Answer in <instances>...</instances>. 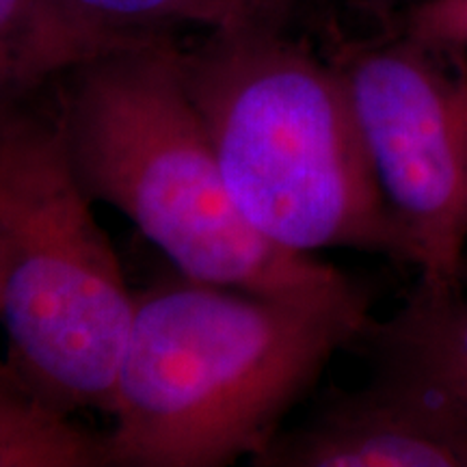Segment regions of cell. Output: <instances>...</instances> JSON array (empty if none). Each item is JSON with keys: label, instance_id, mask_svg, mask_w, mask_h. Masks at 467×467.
I'll return each instance as SVG.
<instances>
[{"label": "cell", "instance_id": "obj_6", "mask_svg": "<svg viewBox=\"0 0 467 467\" xmlns=\"http://www.w3.org/2000/svg\"><path fill=\"white\" fill-rule=\"evenodd\" d=\"M258 467H467V416L418 372L372 364L353 389L325 394L306 422L282 429Z\"/></svg>", "mask_w": 467, "mask_h": 467}, {"label": "cell", "instance_id": "obj_3", "mask_svg": "<svg viewBox=\"0 0 467 467\" xmlns=\"http://www.w3.org/2000/svg\"><path fill=\"white\" fill-rule=\"evenodd\" d=\"M227 191L262 236L296 254L353 249L416 271L329 57L292 31H208L180 52Z\"/></svg>", "mask_w": 467, "mask_h": 467}, {"label": "cell", "instance_id": "obj_8", "mask_svg": "<svg viewBox=\"0 0 467 467\" xmlns=\"http://www.w3.org/2000/svg\"><path fill=\"white\" fill-rule=\"evenodd\" d=\"M355 347L370 364L399 366L440 385L467 416V295L422 285L392 317L370 318Z\"/></svg>", "mask_w": 467, "mask_h": 467}, {"label": "cell", "instance_id": "obj_13", "mask_svg": "<svg viewBox=\"0 0 467 467\" xmlns=\"http://www.w3.org/2000/svg\"><path fill=\"white\" fill-rule=\"evenodd\" d=\"M3 279H5V247L0 238V312H3Z\"/></svg>", "mask_w": 467, "mask_h": 467}, {"label": "cell", "instance_id": "obj_5", "mask_svg": "<svg viewBox=\"0 0 467 467\" xmlns=\"http://www.w3.org/2000/svg\"><path fill=\"white\" fill-rule=\"evenodd\" d=\"M347 87L377 182L418 254V285L465 288L467 50L400 28L337 39Z\"/></svg>", "mask_w": 467, "mask_h": 467}, {"label": "cell", "instance_id": "obj_11", "mask_svg": "<svg viewBox=\"0 0 467 467\" xmlns=\"http://www.w3.org/2000/svg\"><path fill=\"white\" fill-rule=\"evenodd\" d=\"M389 28L467 50V0H422Z\"/></svg>", "mask_w": 467, "mask_h": 467}, {"label": "cell", "instance_id": "obj_9", "mask_svg": "<svg viewBox=\"0 0 467 467\" xmlns=\"http://www.w3.org/2000/svg\"><path fill=\"white\" fill-rule=\"evenodd\" d=\"M109 465L107 435L72 420L31 385L0 364V467Z\"/></svg>", "mask_w": 467, "mask_h": 467}, {"label": "cell", "instance_id": "obj_1", "mask_svg": "<svg viewBox=\"0 0 467 467\" xmlns=\"http://www.w3.org/2000/svg\"><path fill=\"white\" fill-rule=\"evenodd\" d=\"M370 318V295L288 299L184 275L137 292L109 465L219 467L258 457Z\"/></svg>", "mask_w": 467, "mask_h": 467}, {"label": "cell", "instance_id": "obj_4", "mask_svg": "<svg viewBox=\"0 0 467 467\" xmlns=\"http://www.w3.org/2000/svg\"><path fill=\"white\" fill-rule=\"evenodd\" d=\"M91 203L50 96L0 134V320L7 364L67 413L113 411L137 306Z\"/></svg>", "mask_w": 467, "mask_h": 467}, {"label": "cell", "instance_id": "obj_10", "mask_svg": "<svg viewBox=\"0 0 467 467\" xmlns=\"http://www.w3.org/2000/svg\"><path fill=\"white\" fill-rule=\"evenodd\" d=\"M80 14L126 31H169L180 25L208 31H292L303 0H63Z\"/></svg>", "mask_w": 467, "mask_h": 467}, {"label": "cell", "instance_id": "obj_12", "mask_svg": "<svg viewBox=\"0 0 467 467\" xmlns=\"http://www.w3.org/2000/svg\"><path fill=\"white\" fill-rule=\"evenodd\" d=\"M334 3L348 7L359 14L375 17L383 25V28L394 26L409 9L416 7L422 0H334Z\"/></svg>", "mask_w": 467, "mask_h": 467}, {"label": "cell", "instance_id": "obj_2", "mask_svg": "<svg viewBox=\"0 0 467 467\" xmlns=\"http://www.w3.org/2000/svg\"><path fill=\"white\" fill-rule=\"evenodd\" d=\"M171 33L74 67L52 100L72 169L171 260L180 275L288 299L368 295L358 279L284 249L234 203Z\"/></svg>", "mask_w": 467, "mask_h": 467}, {"label": "cell", "instance_id": "obj_7", "mask_svg": "<svg viewBox=\"0 0 467 467\" xmlns=\"http://www.w3.org/2000/svg\"><path fill=\"white\" fill-rule=\"evenodd\" d=\"M169 31H126L63 0H0V134L44 104L74 67Z\"/></svg>", "mask_w": 467, "mask_h": 467}]
</instances>
